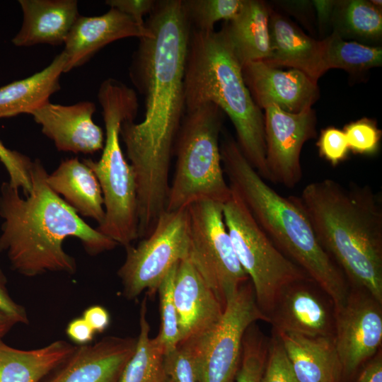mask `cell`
<instances>
[{
    "mask_svg": "<svg viewBox=\"0 0 382 382\" xmlns=\"http://www.w3.org/2000/svg\"><path fill=\"white\" fill-rule=\"evenodd\" d=\"M66 61L62 52L41 71L0 87V118L30 114L50 101V97L60 90Z\"/></svg>",
    "mask_w": 382,
    "mask_h": 382,
    "instance_id": "obj_25",
    "label": "cell"
},
{
    "mask_svg": "<svg viewBox=\"0 0 382 382\" xmlns=\"http://www.w3.org/2000/svg\"><path fill=\"white\" fill-rule=\"evenodd\" d=\"M297 199L316 236L353 286L382 303V199L367 185L327 178L308 184Z\"/></svg>",
    "mask_w": 382,
    "mask_h": 382,
    "instance_id": "obj_3",
    "label": "cell"
},
{
    "mask_svg": "<svg viewBox=\"0 0 382 382\" xmlns=\"http://www.w3.org/2000/svg\"><path fill=\"white\" fill-rule=\"evenodd\" d=\"M6 284V276L0 268V312L9 316L16 324H28L29 320L25 309L12 299Z\"/></svg>",
    "mask_w": 382,
    "mask_h": 382,
    "instance_id": "obj_39",
    "label": "cell"
},
{
    "mask_svg": "<svg viewBox=\"0 0 382 382\" xmlns=\"http://www.w3.org/2000/svg\"><path fill=\"white\" fill-rule=\"evenodd\" d=\"M82 318L96 333L103 332L109 326L110 318L108 311L103 306L94 305L87 308Z\"/></svg>",
    "mask_w": 382,
    "mask_h": 382,
    "instance_id": "obj_41",
    "label": "cell"
},
{
    "mask_svg": "<svg viewBox=\"0 0 382 382\" xmlns=\"http://www.w3.org/2000/svg\"><path fill=\"white\" fill-rule=\"evenodd\" d=\"M125 249V260L117 272L123 296L131 300L144 291L151 297L154 296L170 268L187 258V208L166 210L148 236L143 238L136 246L130 245Z\"/></svg>",
    "mask_w": 382,
    "mask_h": 382,
    "instance_id": "obj_9",
    "label": "cell"
},
{
    "mask_svg": "<svg viewBox=\"0 0 382 382\" xmlns=\"http://www.w3.org/2000/svg\"><path fill=\"white\" fill-rule=\"evenodd\" d=\"M96 110L91 101L69 105L48 101L30 115L58 151L88 154L103 150L104 146L103 129L93 120Z\"/></svg>",
    "mask_w": 382,
    "mask_h": 382,
    "instance_id": "obj_16",
    "label": "cell"
},
{
    "mask_svg": "<svg viewBox=\"0 0 382 382\" xmlns=\"http://www.w3.org/2000/svg\"><path fill=\"white\" fill-rule=\"evenodd\" d=\"M130 67L133 83L145 97L139 123L125 121L120 137L135 175L138 219L153 226L166 211L175 139L185 112L184 76L191 25L183 0L156 1Z\"/></svg>",
    "mask_w": 382,
    "mask_h": 382,
    "instance_id": "obj_1",
    "label": "cell"
},
{
    "mask_svg": "<svg viewBox=\"0 0 382 382\" xmlns=\"http://www.w3.org/2000/svg\"><path fill=\"white\" fill-rule=\"evenodd\" d=\"M260 382H299L279 337L273 333Z\"/></svg>",
    "mask_w": 382,
    "mask_h": 382,
    "instance_id": "obj_36",
    "label": "cell"
},
{
    "mask_svg": "<svg viewBox=\"0 0 382 382\" xmlns=\"http://www.w3.org/2000/svg\"><path fill=\"white\" fill-rule=\"evenodd\" d=\"M154 0H107L105 4L130 16L139 24L144 25V16L154 9Z\"/></svg>",
    "mask_w": 382,
    "mask_h": 382,
    "instance_id": "obj_38",
    "label": "cell"
},
{
    "mask_svg": "<svg viewBox=\"0 0 382 382\" xmlns=\"http://www.w3.org/2000/svg\"><path fill=\"white\" fill-rule=\"evenodd\" d=\"M0 161L8 174V183L22 190L24 197H27L32 189L30 170L33 161L25 155L6 148L1 141Z\"/></svg>",
    "mask_w": 382,
    "mask_h": 382,
    "instance_id": "obj_35",
    "label": "cell"
},
{
    "mask_svg": "<svg viewBox=\"0 0 382 382\" xmlns=\"http://www.w3.org/2000/svg\"><path fill=\"white\" fill-rule=\"evenodd\" d=\"M21 28L12 42L18 47L59 45L80 16L76 0H20Z\"/></svg>",
    "mask_w": 382,
    "mask_h": 382,
    "instance_id": "obj_20",
    "label": "cell"
},
{
    "mask_svg": "<svg viewBox=\"0 0 382 382\" xmlns=\"http://www.w3.org/2000/svg\"><path fill=\"white\" fill-rule=\"evenodd\" d=\"M98 100L102 108L105 137L98 161H83L100 184L105 218L96 229L125 248L139 238L138 202L135 175L120 145L122 123L134 120L139 108L135 91L112 78L100 84Z\"/></svg>",
    "mask_w": 382,
    "mask_h": 382,
    "instance_id": "obj_6",
    "label": "cell"
},
{
    "mask_svg": "<svg viewBox=\"0 0 382 382\" xmlns=\"http://www.w3.org/2000/svg\"><path fill=\"white\" fill-rule=\"evenodd\" d=\"M46 182L79 215L102 224L105 209L101 188L96 175L83 161L76 157L62 161L47 174Z\"/></svg>",
    "mask_w": 382,
    "mask_h": 382,
    "instance_id": "obj_23",
    "label": "cell"
},
{
    "mask_svg": "<svg viewBox=\"0 0 382 382\" xmlns=\"http://www.w3.org/2000/svg\"><path fill=\"white\" fill-rule=\"evenodd\" d=\"M175 264L166 274L158 289L161 328L157 337L166 348V352L173 349L180 342L178 314L174 301L173 289L176 270Z\"/></svg>",
    "mask_w": 382,
    "mask_h": 382,
    "instance_id": "obj_33",
    "label": "cell"
},
{
    "mask_svg": "<svg viewBox=\"0 0 382 382\" xmlns=\"http://www.w3.org/2000/svg\"><path fill=\"white\" fill-rule=\"evenodd\" d=\"M270 50L262 61L272 67H291L304 73L317 83L324 74L322 68L323 40H316L289 20L277 13L269 20Z\"/></svg>",
    "mask_w": 382,
    "mask_h": 382,
    "instance_id": "obj_21",
    "label": "cell"
},
{
    "mask_svg": "<svg viewBox=\"0 0 382 382\" xmlns=\"http://www.w3.org/2000/svg\"><path fill=\"white\" fill-rule=\"evenodd\" d=\"M263 109L265 159L270 180L294 187L303 175L300 160L302 147L316 134L315 112L308 108L290 113L274 104Z\"/></svg>",
    "mask_w": 382,
    "mask_h": 382,
    "instance_id": "obj_13",
    "label": "cell"
},
{
    "mask_svg": "<svg viewBox=\"0 0 382 382\" xmlns=\"http://www.w3.org/2000/svg\"><path fill=\"white\" fill-rule=\"evenodd\" d=\"M270 340L253 323L243 341L241 357L235 382H260L267 361Z\"/></svg>",
    "mask_w": 382,
    "mask_h": 382,
    "instance_id": "obj_31",
    "label": "cell"
},
{
    "mask_svg": "<svg viewBox=\"0 0 382 382\" xmlns=\"http://www.w3.org/2000/svg\"><path fill=\"white\" fill-rule=\"evenodd\" d=\"M257 320L269 322L257 304L249 279L227 297L216 325L191 337L199 360L202 382L232 381L239 367L245 333Z\"/></svg>",
    "mask_w": 382,
    "mask_h": 382,
    "instance_id": "obj_11",
    "label": "cell"
},
{
    "mask_svg": "<svg viewBox=\"0 0 382 382\" xmlns=\"http://www.w3.org/2000/svg\"><path fill=\"white\" fill-rule=\"evenodd\" d=\"M357 382H382V357L381 351L367 364Z\"/></svg>",
    "mask_w": 382,
    "mask_h": 382,
    "instance_id": "obj_42",
    "label": "cell"
},
{
    "mask_svg": "<svg viewBox=\"0 0 382 382\" xmlns=\"http://www.w3.org/2000/svg\"><path fill=\"white\" fill-rule=\"evenodd\" d=\"M244 0H183L191 28L212 31L216 22L228 21L241 11Z\"/></svg>",
    "mask_w": 382,
    "mask_h": 382,
    "instance_id": "obj_30",
    "label": "cell"
},
{
    "mask_svg": "<svg viewBox=\"0 0 382 382\" xmlns=\"http://www.w3.org/2000/svg\"><path fill=\"white\" fill-rule=\"evenodd\" d=\"M335 315L331 299L307 277L282 290L268 318L276 334L334 336Z\"/></svg>",
    "mask_w": 382,
    "mask_h": 382,
    "instance_id": "obj_14",
    "label": "cell"
},
{
    "mask_svg": "<svg viewBox=\"0 0 382 382\" xmlns=\"http://www.w3.org/2000/svg\"><path fill=\"white\" fill-rule=\"evenodd\" d=\"M47 173L39 159L33 161L32 189L24 197L8 181L0 190V216L4 219L0 253L11 268L28 277L47 272L73 274L74 257L65 252L63 242L77 238L86 253L96 255L115 248L117 243L93 228L46 182Z\"/></svg>",
    "mask_w": 382,
    "mask_h": 382,
    "instance_id": "obj_2",
    "label": "cell"
},
{
    "mask_svg": "<svg viewBox=\"0 0 382 382\" xmlns=\"http://www.w3.org/2000/svg\"><path fill=\"white\" fill-rule=\"evenodd\" d=\"M220 151L231 191L277 248L340 308L350 290L348 279L320 244L296 196L284 197L268 185L231 137L224 136Z\"/></svg>",
    "mask_w": 382,
    "mask_h": 382,
    "instance_id": "obj_4",
    "label": "cell"
},
{
    "mask_svg": "<svg viewBox=\"0 0 382 382\" xmlns=\"http://www.w3.org/2000/svg\"><path fill=\"white\" fill-rule=\"evenodd\" d=\"M184 92L185 112L210 103L227 115L241 152L258 174L270 180L264 116L245 83L242 66L221 30L191 29Z\"/></svg>",
    "mask_w": 382,
    "mask_h": 382,
    "instance_id": "obj_5",
    "label": "cell"
},
{
    "mask_svg": "<svg viewBox=\"0 0 382 382\" xmlns=\"http://www.w3.org/2000/svg\"><path fill=\"white\" fill-rule=\"evenodd\" d=\"M343 131L353 152L373 154L378 150L381 133L373 121L363 118L348 124Z\"/></svg>",
    "mask_w": 382,
    "mask_h": 382,
    "instance_id": "obj_34",
    "label": "cell"
},
{
    "mask_svg": "<svg viewBox=\"0 0 382 382\" xmlns=\"http://www.w3.org/2000/svg\"><path fill=\"white\" fill-rule=\"evenodd\" d=\"M76 345L63 340L23 350L0 340V382H41L74 351Z\"/></svg>",
    "mask_w": 382,
    "mask_h": 382,
    "instance_id": "obj_26",
    "label": "cell"
},
{
    "mask_svg": "<svg viewBox=\"0 0 382 382\" xmlns=\"http://www.w3.org/2000/svg\"><path fill=\"white\" fill-rule=\"evenodd\" d=\"M16 325V323L6 314L0 312V340Z\"/></svg>",
    "mask_w": 382,
    "mask_h": 382,
    "instance_id": "obj_44",
    "label": "cell"
},
{
    "mask_svg": "<svg viewBox=\"0 0 382 382\" xmlns=\"http://www.w3.org/2000/svg\"><path fill=\"white\" fill-rule=\"evenodd\" d=\"M317 145L320 155L332 166L344 161L349 151L344 131L335 127L322 130Z\"/></svg>",
    "mask_w": 382,
    "mask_h": 382,
    "instance_id": "obj_37",
    "label": "cell"
},
{
    "mask_svg": "<svg viewBox=\"0 0 382 382\" xmlns=\"http://www.w3.org/2000/svg\"><path fill=\"white\" fill-rule=\"evenodd\" d=\"M173 296L180 342L209 331L222 316L223 306L187 258L178 264Z\"/></svg>",
    "mask_w": 382,
    "mask_h": 382,
    "instance_id": "obj_19",
    "label": "cell"
},
{
    "mask_svg": "<svg viewBox=\"0 0 382 382\" xmlns=\"http://www.w3.org/2000/svg\"><path fill=\"white\" fill-rule=\"evenodd\" d=\"M187 259L223 306L249 280L236 255L223 215V204L202 200L187 207Z\"/></svg>",
    "mask_w": 382,
    "mask_h": 382,
    "instance_id": "obj_10",
    "label": "cell"
},
{
    "mask_svg": "<svg viewBox=\"0 0 382 382\" xmlns=\"http://www.w3.org/2000/svg\"><path fill=\"white\" fill-rule=\"evenodd\" d=\"M334 32L342 38L364 42L379 41L382 35L381 8L370 1H336L332 17Z\"/></svg>",
    "mask_w": 382,
    "mask_h": 382,
    "instance_id": "obj_28",
    "label": "cell"
},
{
    "mask_svg": "<svg viewBox=\"0 0 382 382\" xmlns=\"http://www.w3.org/2000/svg\"><path fill=\"white\" fill-rule=\"evenodd\" d=\"M223 119L224 112L210 103L185 112L173 147L176 163L166 211L202 200L224 204L231 197L220 151Z\"/></svg>",
    "mask_w": 382,
    "mask_h": 382,
    "instance_id": "obj_7",
    "label": "cell"
},
{
    "mask_svg": "<svg viewBox=\"0 0 382 382\" xmlns=\"http://www.w3.org/2000/svg\"><path fill=\"white\" fill-rule=\"evenodd\" d=\"M223 215L237 258L252 283L257 304L268 318L282 290L309 277L277 248L233 192L223 204Z\"/></svg>",
    "mask_w": 382,
    "mask_h": 382,
    "instance_id": "obj_8",
    "label": "cell"
},
{
    "mask_svg": "<svg viewBox=\"0 0 382 382\" xmlns=\"http://www.w3.org/2000/svg\"><path fill=\"white\" fill-rule=\"evenodd\" d=\"M146 301V298L141 301L139 333L135 349L119 382H166L164 370L166 348L157 336L149 337Z\"/></svg>",
    "mask_w": 382,
    "mask_h": 382,
    "instance_id": "obj_27",
    "label": "cell"
},
{
    "mask_svg": "<svg viewBox=\"0 0 382 382\" xmlns=\"http://www.w3.org/2000/svg\"><path fill=\"white\" fill-rule=\"evenodd\" d=\"M137 337L107 336L74 351L41 382H119Z\"/></svg>",
    "mask_w": 382,
    "mask_h": 382,
    "instance_id": "obj_15",
    "label": "cell"
},
{
    "mask_svg": "<svg viewBox=\"0 0 382 382\" xmlns=\"http://www.w3.org/2000/svg\"><path fill=\"white\" fill-rule=\"evenodd\" d=\"M313 4L317 11L318 19L320 25H324L331 18L336 1L316 0Z\"/></svg>",
    "mask_w": 382,
    "mask_h": 382,
    "instance_id": "obj_43",
    "label": "cell"
},
{
    "mask_svg": "<svg viewBox=\"0 0 382 382\" xmlns=\"http://www.w3.org/2000/svg\"><path fill=\"white\" fill-rule=\"evenodd\" d=\"M242 73L260 108L274 104L285 112L299 113L311 108L318 100L317 83L299 70L282 71L257 61L244 64Z\"/></svg>",
    "mask_w": 382,
    "mask_h": 382,
    "instance_id": "obj_17",
    "label": "cell"
},
{
    "mask_svg": "<svg viewBox=\"0 0 382 382\" xmlns=\"http://www.w3.org/2000/svg\"><path fill=\"white\" fill-rule=\"evenodd\" d=\"M66 332L68 337L77 345L89 344L96 332L82 318H76L68 324Z\"/></svg>",
    "mask_w": 382,
    "mask_h": 382,
    "instance_id": "obj_40",
    "label": "cell"
},
{
    "mask_svg": "<svg viewBox=\"0 0 382 382\" xmlns=\"http://www.w3.org/2000/svg\"><path fill=\"white\" fill-rule=\"evenodd\" d=\"M322 68L342 69L350 72L362 71L382 64L381 47L366 45L357 41H346L337 33L323 40Z\"/></svg>",
    "mask_w": 382,
    "mask_h": 382,
    "instance_id": "obj_29",
    "label": "cell"
},
{
    "mask_svg": "<svg viewBox=\"0 0 382 382\" xmlns=\"http://www.w3.org/2000/svg\"><path fill=\"white\" fill-rule=\"evenodd\" d=\"M166 382H202L200 364L192 339L180 342L165 354Z\"/></svg>",
    "mask_w": 382,
    "mask_h": 382,
    "instance_id": "obj_32",
    "label": "cell"
},
{
    "mask_svg": "<svg viewBox=\"0 0 382 382\" xmlns=\"http://www.w3.org/2000/svg\"><path fill=\"white\" fill-rule=\"evenodd\" d=\"M270 11L266 4L257 0H244L239 13L225 21L221 31L241 65L265 61L270 55L269 20Z\"/></svg>",
    "mask_w": 382,
    "mask_h": 382,
    "instance_id": "obj_24",
    "label": "cell"
},
{
    "mask_svg": "<svg viewBox=\"0 0 382 382\" xmlns=\"http://www.w3.org/2000/svg\"><path fill=\"white\" fill-rule=\"evenodd\" d=\"M334 340L343 374H352L381 345L382 303L354 286L335 309Z\"/></svg>",
    "mask_w": 382,
    "mask_h": 382,
    "instance_id": "obj_12",
    "label": "cell"
},
{
    "mask_svg": "<svg viewBox=\"0 0 382 382\" xmlns=\"http://www.w3.org/2000/svg\"><path fill=\"white\" fill-rule=\"evenodd\" d=\"M152 35L146 25L115 8L97 16H79L65 41L64 73L88 62L107 45L126 37L139 39Z\"/></svg>",
    "mask_w": 382,
    "mask_h": 382,
    "instance_id": "obj_18",
    "label": "cell"
},
{
    "mask_svg": "<svg viewBox=\"0 0 382 382\" xmlns=\"http://www.w3.org/2000/svg\"><path fill=\"white\" fill-rule=\"evenodd\" d=\"M276 335L299 382H340L343 369L334 336Z\"/></svg>",
    "mask_w": 382,
    "mask_h": 382,
    "instance_id": "obj_22",
    "label": "cell"
}]
</instances>
